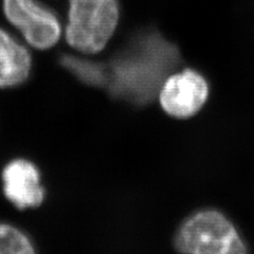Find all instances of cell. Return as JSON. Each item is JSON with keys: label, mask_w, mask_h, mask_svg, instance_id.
<instances>
[{"label": "cell", "mask_w": 254, "mask_h": 254, "mask_svg": "<svg viewBox=\"0 0 254 254\" xmlns=\"http://www.w3.org/2000/svg\"><path fill=\"white\" fill-rule=\"evenodd\" d=\"M177 60L176 48L161 35L143 33L116 59L111 74L113 91L133 102H146Z\"/></svg>", "instance_id": "cell-1"}, {"label": "cell", "mask_w": 254, "mask_h": 254, "mask_svg": "<svg viewBox=\"0 0 254 254\" xmlns=\"http://www.w3.org/2000/svg\"><path fill=\"white\" fill-rule=\"evenodd\" d=\"M119 16L118 0H69L68 44L84 53L100 52L116 31Z\"/></svg>", "instance_id": "cell-2"}, {"label": "cell", "mask_w": 254, "mask_h": 254, "mask_svg": "<svg viewBox=\"0 0 254 254\" xmlns=\"http://www.w3.org/2000/svg\"><path fill=\"white\" fill-rule=\"evenodd\" d=\"M175 247L185 253H245V244L222 214L203 211L190 217L175 238Z\"/></svg>", "instance_id": "cell-3"}, {"label": "cell", "mask_w": 254, "mask_h": 254, "mask_svg": "<svg viewBox=\"0 0 254 254\" xmlns=\"http://www.w3.org/2000/svg\"><path fill=\"white\" fill-rule=\"evenodd\" d=\"M2 13L34 49H50L59 42L62 30L57 15L37 0H2Z\"/></svg>", "instance_id": "cell-4"}, {"label": "cell", "mask_w": 254, "mask_h": 254, "mask_svg": "<svg viewBox=\"0 0 254 254\" xmlns=\"http://www.w3.org/2000/svg\"><path fill=\"white\" fill-rule=\"evenodd\" d=\"M1 192L17 210L35 209L45 199V189L36 165L25 158L7 161L0 171Z\"/></svg>", "instance_id": "cell-5"}, {"label": "cell", "mask_w": 254, "mask_h": 254, "mask_svg": "<svg viewBox=\"0 0 254 254\" xmlns=\"http://www.w3.org/2000/svg\"><path fill=\"white\" fill-rule=\"evenodd\" d=\"M209 94L205 79L193 70L174 74L160 90L162 108L175 118H189L199 110Z\"/></svg>", "instance_id": "cell-6"}, {"label": "cell", "mask_w": 254, "mask_h": 254, "mask_svg": "<svg viewBox=\"0 0 254 254\" xmlns=\"http://www.w3.org/2000/svg\"><path fill=\"white\" fill-rule=\"evenodd\" d=\"M32 70L28 48L0 27V90L16 88L27 82Z\"/></svg>", "instance_id": "cell-7"}, {"label": "cell", "mask_w": 254, "mask_h": 254, "mask_svg": "<svg viewBox=\"0 0 254 254\" xmlns=\"http://www.w3.org/2000/svg\"><path fill=\"white\" fill-rule=\"evenodd\" d=\"M29 236L10 222L0 221V254H33Z\"/></svg>", "instance_id": "cell-8"}]
</instances>
